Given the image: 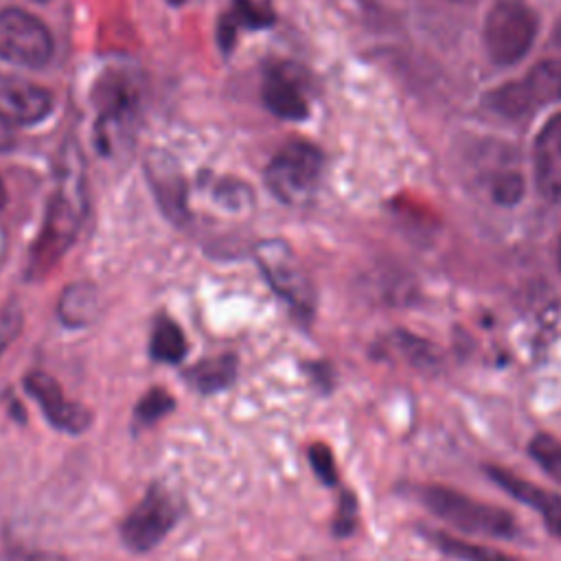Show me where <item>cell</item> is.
Instances as JSON below:
<instances>
[{"instance_id":"cell-25","label":"cell","mask_w":561,"mask_h":561,"mask_svg":"<svg viewBox=\"0 0 561 561\" xmlns=\"http://www.w3.org/2000/svg\"><path fill=\"white\" fill-rule=\"evenodd\" d=\"M355 515H357V504H355L353 495L344 493L342 502H340L337 517H335V533L337 535H348L355 528Z\"/></svg>"},{"instance_id":"cell-14","label":"cell","mask_w":561,"mask_h":561,"mask_svg":"<svg viewBox=\"0 0 561 561\" xmlns=\"http://www.w3.org/2000/svg\"><path fill=\"white\" fill-rule=\"evenodd\" d=\"M147 180L153 188V195L171 221H186V182L173 162L171 156H153L147 160Z\"/></svg>"},{"instance_id":"cell-5","label":"cell","mask_w":561,"mask_h":561,"mask_svg":"<svg viewBox=\"0 0 561 561\" xmlns=\"http://www.w3.org/2000/svg\"><path fill=\"white\" fill-rule=\"evenodd\" d=\"M421 500L432 513L465 533H482L491 537H511L515 533L511 513L473 500L460 491L447 486H423Z\"/></svg>"},{"instance_id":"cell-23","label":"cell","mask_w":561,"mask_h":561,"mask_svg":"<svg viewBox=\"0 0 561 561\" xmlns=\"http://www.w3.org/2000/svg\"><path fill=\"white\" fill-rule=\"evenodd\" d=\"M22 324H24V316L15 302H7L0 307V355L20 335Z\"/></svg>"},{"instance_id":"cell-22","label":"cell","mask_w":561,"mask_h":561,"mask_svg":"<svg viewBox=\"0 0 561 561\" xmlns=\"http://www.w3.org/2000/svg\"><path fill=\"white\" fill-rule=\"evenodd\" d=\"M491 197L500 206H513L524 197V178L517 171H506L495 175L491 184Z\"/></svg>"},{"instance_id":"cell-19","label":"cell","mask_w":561,"mask_h":561,"mask_svg":"<svg viewBox=\"0 0 561 561\" xmlns=\"http://www.w3.org/2000/svg\"><path fill=\"white\" fill-rule=\"evenodd\" d=\"M151 355L153 359L167 364H175L186 355V337L173 320L160 318L156 322L151 333Z\"/></svg>"},{"instance_id":"cell-29","label":"cell","mask_w":561,"mask_h":561,"mask_svg":"<svg viewBox=\"0 0 561 561\" xmlns=\"http://www.w3.org/2000/svg\"><path fill=\"white\" fill-rule=\"evenodd\" d=\"M546 524H548V528L561 539V508H559L557 513L548 515V517H546Z\"/></svg>"},{"instance_id":"cell-12","label":"cell","mask_w":561,"mask_h":561,"mask_svg":"<svg viewBox=\"0 0 561 561\" xmlns=\"http://www.w3.org/2000/svg\"><path fill=\"white\" fill-rule=\"evenodd\" d=\"M53 110V96L37 83L0 75V118L9 125H35Z\"/></svg>"},{"instance_id":"cell-2","label":"cell","mask_w":561,"mask_h":561,"mask_svg":"<svg viewBox=\"0 0 561 561\" xmlns=\"http://www.w3.org/2000/svg\"><path fill=\"white\" fill-rule=\"evenodd\" d=\"M539 31L537 13L522 0H497L482 28L486 55L497 66H513L522 61L535 44Z\"/></svg>"},{"instance_id":"cell-1","label":"cell","mask_w":561,"mask_h":561,"mask_svg":"<svg viewBox=\"0 0 561 561\" xmlns=\"http://www.w3.org/2000/svg\"><path fill=\"white\" fill-rule=\"evenodd\" d=\"M85 215V188L79 167H66L55 193L48 199L42 230L31 248L26 276L44 278L72 245Z\"/></svg>"},{"instance_id":"cell-9","label":"cell","mask_w":561,"mask_h":561,"mask_svg":"<svg viewBox=\"0 0 561 561\" xmlns=\"http://www.w3.org/2000/svg\"><path fill=\"white\" fill-rule=\"evenodd\" d=\"M178 504L169 491L151 486L145 497L129 511L121 526L125 546L134 552H147L156 548L178 522Z\"/></svg>"},{"instance_id":"cell-18","label":"cell","mask_w":561,"mask_h":561,"mask_svg":"<svg viewBox=\"0 0 561 561\" xmlns=\"http://www.w3.org/2000/svg\"><path fill=\"white\" fill-rule=\"evenodd\" d=\"M234 375H237V359L232 355L204 359L188 370L191 383L204 394L228 388L232 383Z\"/></svg>"},{"instance_id":"cell-15","label":"cell","mask_w":561,"mask_h":561,"mask_svg":"<svg viewBox=\"0 0 561 561\" xmlns=\"http://www.w3.org/2000/svg\"><path fill=\"white\" fill-rule=\"evenodd\" d=\"M274 24V11L267 2L232 0L230 9L217 22V44L228 55L237 42L239 31H254Z\"/></svg>"},{"instance_id":"cell-7","label":"cell","mask_w":561,"mask_h":561,"mask_svg":"<svg viewBox=\"0 0 561 561\" xmlns=\"http://www.w3.org/2000/svg\"><path fill=\"white\" fill-rule=\"evenodd\" d=\"M554 101H561V59L539 61L522 79L500 85L484 99L486 107L504 118H522Z\"/></svg>"},{"instance_id":"cell-27","label":"cell","mask_w":561,"mask_h":561,"mask_svg":"<svg viewBox=\"0 0 561 561\" xmlns=\"http://www.w3.org/2000/svg\"><path fill=\"white\" fill-rule=\"evenodd\" d=\"M2 561H64L53 552H9Z\"/></svg>"},{"instance_id":"cell-21","label":"cell","mask_w":561,"mask_h":561,"mask_svg":"<svg viewBox=\"0 0 561 561\" xmlns=\"http://www.w3.org/2000/svg\"><path fill=\"white\" fill-rule=\"evenodd\" d=\"M173 410V397L162 390V388H151L149 392H145V397L138 401L136 405V419L145 425L156 423L158 419H162L164 414H169Z\"/></svg>"},{"instance_id":"cell-32","label":"cell","mask_w":561,"mask_h":561,"mask_svg":"<svg viewBox=\"0 0 561 561\" xmlns=\"http://www.w3.org/2000/svg\"><path fill=\"white\" fill-rule=\"evenodd\" d=\"M557 263H559V270H561V241H559V252H557Z\"/></svg>"},{"instance_id":"cell-28","label":"cell","mask_w":561,"mask_h":561,"mask_svg":"<svg viewBox=\"0 0 561 561\" xmlns=\"http://www.w3.org/2000/svg\"><path fill=\"white\" fill-rule=\"evenodd\" d=\"M13 140L15 138H13V131H11L9 123L0 118V151H9L13 147Z\"/></svg>"},{"instance_id":"cell-24","label":"cell","mask_w":561,"mask_h":561,"mask_svg":"<svg viewBox=\"0 0 561 561\" xmlns=\"http://www.w3.org/2000/svg\"><path fill=\"white\" fill-rule=\"evenodd\" d=\"M309 460L311 467L316 471V476L324 482V484H335L337 482V469H335V460L333 454L327 445L316 443L309 447Z\"/></svg>"},{"instance_id":"cell-10","label":"cell","mask_w":561,"mask_h":561,"mask_svg":"<svg viewBox=\"0 0 561 561\" xmlns=\"http://www.w3.org/2000/svg\"><path fill=\"white\" fill-rule=\"evenodd\" d=\"M305 85V75L298 66L289 61L272 64L263 75L261 96L274 116L285 121H305L309 116V99Z\"/></svg>"},{"instance_id":"cell-6","label":"cell","mask_w":561,"mask_h":561,"mask_svg":"<svg viewBox=\"0 0 561 561\" xmlns=\"http://www.w3.org/2000/svg\"><path fill=\"white\" fill-rule=\"evenodd\" d=\"M254 259L270 287L300 316L316 307V289L294 250L283 239H265L254 245Z\"/></svg>"},{"instance_id":"cell-31","label":"cell","mask_w":561,"mask_h":561,"mask_svg":"<svg viewBox=\"0 0 561 561\" xmlns=\"http://www.w3.org/2000/svg\"><path fill=\"white\" fill-rule=\"evenodd\" d=\"M554 42L561 46V20H559V24H557V31H554Z\"/></svg>"},{"instance_id":"cell-4","label":"cell","mask_w":561,"mask_h":561,"mask_svg":"<svg viewBox=\"0 0 561 561\" xmlns=\"http://www.w3.org/2000/svg\"><path fill=\"white\" fill-rule=\"evenodd\" d=\"M96 142L101 151H112L121 136L136 123L140 110V85L129 70L110 68L96 81Z\"/></svg>"},{"instance_id":"cell-8","label":"cell","mask_w":561,"mask_h":561,"mask_svg":"<svg viewBox=\"0 0 561 561\" xmlns=\"http://www.w3.org/2000/svg\"><path fill=\"white\" fill-rule=\"evenodd\" d=\"M53 50L50 31L35 15L18 7L0 11V59L24 68H42Z\"/></svg>"},{"instance_id":"cell-17","label":"cell","mask_w":561,"mask_h":561,"mask_svg":"<svg viewBox=\"0 0 561 561\" xmlns=\"http://www.w3.org/2000/svg\"><path fill=\"white\" fill-rule=\"evenodd\" d=\"M489 476L495 480L497 486H502L506 493H511L513 497H517L519 502L528 504L530 508L539 511L543 515V519L552 513H557L561 508V497L506 471V469H500V467H491L489 469Z\"/></svg>"},{"instance_id":"cell-33","label":"cell","mask_w":561,"mask_h":561,"mask_svg":"<svg viewBox=\"0 0 561 561\" xmlns=\"http://www.w3.org/2000/svg\"><path fill=\"white\" fill-rule=\"evenodd\" d=\"M31 2H48V0H31Z\"/></svg>"},{"instance_id":"cell-16","label":"cell","mask_w":561,"mask_h":561,"mask_svg":"<svg viewBox=\"0 0 561 561\" xmlns=\"http://www.w3.org/2000/svg\"><path fill=\"white\" fill-rule=\"evenodd\" d=\"M101 311V294L99 287L85 280L70 283L61 298L57 313L66 327H88L96 320Z\"/></svg>"},{"instance_id":"cell-34","label":"cell","mask_w":561,"mask_h":561,"mask_svg":"<svg viewBox=\"0 0 561 561\" xmlns=\"http://www.w3.org/2000/svg\"><path fill=\"white\" fill-rule=\"evenodd\" d=\"M456 2H467V0H456Z\"/></svg>"},{"instance_id":"cell-20","label":"cell","mask_w":561,"mask_h":561,"mask_svg":"<svg viewBox=\"0 0 561 561\" xmlns=\"http://www.w3.org/2000/svg\"><path fill=\"white\" fill-rule=\"evenodd\" d=\"M528 451L548 476L561 480V443L552 434H537L528 443Z\"/></svg>"},{"instance_id":"cell-30","label":"cell","mask_w":561,"mask_h":561,"mask_svg":"<svg viewBox=\"0 0 561 561\" xmlns=\"http://www.w3.org/2000/svg\"><path fill=\"white\" fill-rule=\"evenodd\" d=\"M7 204V191H4V184H2V180H0V208Z\"/></svg>"},{"instance_id":"cell-11","label":"cell","mask_w":561,"mask_h":561,"mask_svg":"<svg viewBox=\"0 0 561 561\" xmlns=\"http://www.w3.org/2000/svg\"><path fill=\"white\" fill-rule=\"evenodd\" d=\"M24 388L28 390V394L39 403V408L44 410L46 419L64 430V432H83L90 423H92V414L88 408H83L81 403H75L70 399H66L61 386L42 370H31L24 377Z\"/></svg>"},{"instance_id":"cell-3","label":"cell","mask_w":561,"mask_h":561,"mask_svg":"<svg viewBox=\"0 0 561 561\" xmlns=\"http://www.w3.org/2000/svg\"><path fill=\"white\" fill-rule=\"evenodd\" d=\"M324 167L320 147L309 140H289L265 169V184L283 204H305L318 188Z\"/></svg>"},{"instance_id":"cell-26","label":"cell","mask_w":561,"mask_h":561,"mask_svg":"<svg viewBox=\"0 0 561 561\" xmlns=\"http://www.w3.org/2000/svg\"><path fill=\"white\" fill-rule=\"evenodd\" d=\"M449 548H454L460 557H467L469 561H511L502 554H495L493 550H482V548H471V546H465L460 541H449Z\"/></svg>"},{"instance_id":"cell-13","label":"cell","mask_w":561,"mask_h":561,"mask_svg":"<svg viewBox=\"0 0 561 561\" xmlns=\"http://www.w3.org/2000/svg\"><path fill=\"white\" fill-rule=\"evenodd\" d=\"M535 182L546 197H561V112L550 116L533 147Z\"/></svg>"}]
</instances>
